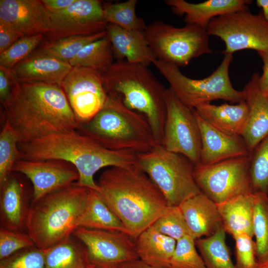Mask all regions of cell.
<instances>
[{
    "instance_id": "obj_1",
    "label": "cell",
    "mask_w": 268,
    "mask_h": 268,
    "mask_svg": "<svg viewBox=\"0 0 268 268\" xmlns=\"http://www.w3.org/2000/svg\"><path fill=\"white\" fill-rule=\"evenodd\" d=\"M11 80L10 94L1 104L2 115L20 143L78 130L79 125L60 86Z\"/></svg>"
},
{
    "instance_id": "obj_2",
    "label": "cell",
    "mask_w": 268,
    "mask_h": 268,
    "mask_svg": "<svg viewBox=\"0 0 268 268\" xmlns=\"http://www.w3.org/2000/svg\"><path fill=\"white\" fill-rule=\"evenodd\" d=\"M97 184L103 201L134 239L168 207L158 187L136 166L111 167L101 173Z\"/></svg>"
},
{
    "instance_id": "obj_3",
    "label": "cell",
    "mask_w": 268,
    "mask_h": 268,
    "mask_svg": "<svg viewBox=\"0 0 268 268\" xmlns=\"http://www.w3.org/2000/svg\"><path fill=\"white\" fill-rule=\"evenodd\" d=\"M18 148L21 159L69 162L78 172L75 184L97 191L94 180L97 171L106 167H133L137 161L138 153L134 151L109 149L77 130L20 143Z\"/></svg>"
},
{
    "instance_id": "obj_4",
    "label": "cell",
    "mask_w": 268,
    "mask_h": 268,
    "mask_svg": "<svg viewBox=\"0 0 268 268\" xmlns=\"http://www.w3.org/2000/svg\"><path fill=\"white\" fill-rule=\"evenodd\" d=\"M101 74L107 95L118 98L128 108L143 114L156 143L161 145L167 88L147 67L125 60L114 62Z\"/></svg>"
},
{
    "instance_id": "obj_5",
    "label": "cell",
    "mask_w": 268,
    "mask_h": 268,
    "mask_svg": "<svg viewBox=\"0 0 268 268\" xmlns=\"http://www.w3.org/2000/svg\"><path fill=\"white\" fill-rule=\"evenodd\" d=\"M88 190L75 182L32 202L25 231L36 247L46 250L72 235Z\"/></svg>"
},
{
    "instance_id": "obj_6",
    "label": "cell",
    "mask_w": 268,
    "mask_h": 268,
    "mask_svg": "<svg viewBox=\"0 0 268 268\" xmlns=\"http://www.w3.org/2000/svg\"><path fill=\"white\" fill-rule=\"evenodd\" d=\"M77 131L111 150L142 153L158 144L145 117L110 95L101 110Z\"/></svg>"
},
{
    "instance_id": "obj_7",
    "label": "cell",
    "mask_w": 268,
    "mask_h": 268,
    "mask_svg": "<svg viewBox=\"0 0 268 268\" xmlns=\"http://www.w3.org/2000/svg\"><path fill=\"white\" fill-rule=\"evenodd\" d=\"M233 60V54H224L216 69L201 79L189 77L179 67L157 59L153 60L152 64L167 81L175 95L185 106L193 110L215 100L236 104L245 101L244 91L235 89L230 79L229 69Z\"/></svg>"
},
{
    "instance_id": "obj_8",
    "label": "cell",
    "mask_w": 268,
    "mask_h": 268,
    "mask_svg": "<svg viewBox=\"0 0 268 268\" xmlns=\"http://www.w3.org/2000/svg\"><path fill=\"white\" fill-rule=\"evenodd\" d=\"M135 166L156 185L168 206H179L201 193L194 177L195 165L186 156L168 151L161 144L138 153Z\"/></svg>"
},
{
    "instance_id": "obj_9",
    "label": "cell",
    "mask_w": 268,
    "mask_h": 268,
    "mask_svg": "<svg viewBox=\"0 0 268 268\" xmlns=\"http://www.w3.org/2000/svg\"><path fill=\"white\" fill-rule=\"evenodd\" d=\"M144 33L155 59L179 67L212 53L206 30L195 25L176 27L156 20L147 25Z\"/></svg>"
},
{
    "instance_id": "obj_10",
    "label": "cell",
    "mask_w": 268,
    "mask_h": 268,
    "mask_svg": "<svg viewBox=\"0 0 268 268\" xmlns=\"http://www.w3.org/2000/svg\"><path fill=\"white\" fill-rule=\"evenodd\" d=\"M250 155L209 165H195L193 175L201 192L216 204L253 193L249 176Z\"/></svg>"
},
{
    "instance_id": "obj_11",
    "label": "cell",
    "mask_w": 268,
    "mask_h": 268,
    "mask_svg": "<svg viewBox=\"0 0 268 268\" xmlns=\"http://www.w3.org/2000/svg\"><path fill=\"white\" fill-rule=\"evenodd\" d=\"M206 31L209 36L224 42L225 49L221 52L224 55L248 49L257 52L268 49V21L262 12L253 14L249 9L215 17Z\"/></svg>"
},
{
    "instance_id": "obj_12",
    "label": "cell",
    "mask_w": 268,
    "mask_h": 268,
    "mask_svg": "<svg viewBox=\"0 0 268 268\" xmlns=\"http://www.w3.org/2000/svg\"><path fill=\"white\" fill-rule=\"evenodd\" d=\"M166 114L161 145L181 154L195 165L200 163L201 136L194 110L185 106L167 88Z\"/></svg>"
},
{
    "instance_id": "obj_13",
    "label": "cell",
    "mask_w": 268,
    "mask_h": 268,
    "mask_svg": "<svg viewBox=\"0 0 268 268\" xmlns=\"http://www.w3.org/2000/svg\"><path fill=\"white\" fill-rule=\"evenodd\" d=\"M72 235L85 246L95 268H121L138 259L134 238L126 233L78 227Z\"/></svg>"
},
{
    "instance_id": "obj_14",
    "label": "cell",
    "mask_w": 268,
    "mask_h": 268,
    "mask_svg": "<svg viewBox=\"0 0 268 268\" xmlns=\"http://www.w3.org/2000/svg\"><path fill=\"white\" fill-rule=\"evenodd\" d=\"M61 87L79 125L94 117L103 107L108 97L101 73L92 68L72 67Z\"/></svg>"
},
{
    "instance_id": "obj_15",
    "label": "cell",
    "mask_w": 268,
    "mask_h": 268,
    "mask_svg": "<svg viewBox=\"0 0 268 268\" xmlns=\"http://www.w3.org/2000/svg\"><path fill=\"white\" fill-rule=\"evenodd\" d=\"M49 13L51 27L47 34L50 42L71 36L95 34L105 31L107 25L103 6L98 0H75L67 7Z\"/></svg>"
},
{
    "instance_id": "obj_16",
    "label": "cell",
    "mask_w": 268,
    "mask_h": 268,
    "mask_svg": "<svg viewBox=\"0 0 268 268\" xmlns=\"http://www.w3.org/2000/svg\"><path fill=\"white\" fill-rule=\"evenodd\" d=\"M12 172L23 175L30 182L32 201L76 182L79 174L75 167L64 160L49 159L16 162Z\"/></svg>"
},
{
    "instance_id": "obj_17",
    "label": "cell",
    "mask_w": 268,
    "mask_h": 268,
    "mask_svg": "<svg viewBox=\"0 0 268 268\" xmlns=\"http://www.w3.org/2000/svg\"><path fill=\"white\" fill-rule=\"evenodd\" d=\"M23 175L11 172L0 185V226L25 231L27 217L32 203L33 189Z\"/></svg>"
},
{
    "instance_id": "obj_18",
    "label": "cell",
    "mask_w": 268,
    "mask_h": 268,
    "mask_svg": "<svg viewBox=\"0 0 268 268\" xmlns=\"http://www.w3.org/2000/svg\"><path fill=\"white\" fill-rule=\"evenodd\" d=\"M0 23L23 36L47 34L49 12L42 0H0Z\"/></svg>"
},
{
    "instance_id": "obj_19",
    "label": "cell",
    "mask_w": 268,
    "mask_h": 268,
    "mask_svg": "<svg viewBox=\"0 0 268 268\" xmlns=\"http://www.w3.org/2000/svg\"><path fill=\"white\" fill-rule=\"evenodd\" d=\"M193 110L201 136L200 164L209 165L229 158L250 155L242 136L229 135L215 129Z\"/></svg>"
},
{
    "instance_id": "obj_20",
    "label": "cell",
    "mask_w": 268,
    "mask_h": 268,
    "mask_svg": "<svg viewBox=\"0 0 268 268\" xmlns=\"http://www.w3.org/2000/svg\"><path fill=\"white\" fill-rule=\"evenodd\" d=\"M72 67L68 63L35 52L15 65L10 73L17 82H42L61 87Z\"/></svg>"
},
{
    "instance_id": "obj_21",
    "label": "cell",
    "mask_w": 268,
    "mask_h": 268,
    "mask_svg": "<svg viewBox=\"0 0 268 268\" xmlns=\"http://www.w3.org/2000/svg\"><path fill=\"white\" fill-rule=\"evenodd\" d=\"M259 72L254 73L243 89L248 115L242 136L250 153L268 135V95L259 88Z\"/></svg>"
},
{
    "instance_id": "obj_22",
    "label": "cell",
    "mask_w": 268,
    "mask_h": 268,
    "mask_svg": "<svg viewBox=\"0 0 268 268\" xmlns=\"http://www.w3.org/2000/svg\"><path fill=\"white\" fill-rule=\"evenodd\" d=\"M165 3L178 15H185L186 24L206 30L214 18L234 12L249 10L250 0H208L197 3L184 0H166Z\"/></svg>"
},
{
    "instance_id": "obj_23",
    "label": "cell",
    "mask_w": 268,
    "mask_h": 268,
    "mask_svg": "<svg viewBox=\"0 0 268 268\" xmlns=\"http://www.w3.org/2000/svg\"><path fill=\"white\" fill-rule=\"evenodd\" d=\"M179 206L190 235L195 240L210 236L223 227L217 204L202 192Z\"/></svg>"
},
{
    "instance_id": "obj_24",
    "label": "cell",
    "mask_w": 268,
    "mask_h": 268,
    "mask_svg": "<svg viewBox=\"0 0 268 268\" xmlns=\"http://www.w3.org/2000/svg\"><path fill=\"white\" fill-rule=\"evenodd\" d=\"M106 31L116 61L125 60L148 67L156 59L144 31L126 30L109 23Z\"/></svg>"
},
{
    "instance_id": "obj_25",
    "label": "cell",
    "mask_w": 268,
    "mask_h": 268,
    "mask_svg": "<svg viewBox=\"0 0 268 268\" xmlns=\"http://www.w3.org/2000/svg\"><path fill=\"white\" fill-rule=\"evenodd\" d=\"M193 110L209 125L232 135L242 136L248 115V107L245 101L233 105L205 103Z\"/></svg>"
},
{
    "instance_id": "obj_26",
    "label": "cell",
    "mask_w": 268,
    "mask_h": 268,
    "mask_svg": "<svg viewBox=\"0 0 268 268\" xmlns=\"http://www.w3.org/2000/svg\"><path fill=\"white\" fill-rule=\"evenodd\" d=\"M256 194L248 193L217 204L223 228L232 237L245 234L253 237Z\"/></svg>"
},
{
    "instance_id": "obj_27",
    "label": "cell",
    "mask_w": 268,
    "mask_h": 268,
    "mask_svg": "<svg viewBox=\"0 0 268 268\" xmlns=\"http://www.w3.org/2000/svg\"><path fill=\"white\" fill-rule=\"evenodd\" d=\"M138 259L156 268H170L171 258L177 241L156 230L152 225L141 232L136 239Z\"/></svg>"
},
{
    "instance_id": "obj_28",
    "label": "cell",
    "mask_w": 268,
    "mask_h": 268,
    "mask_svg": "<svg viewBox=\"0 0 268 268\" xmlns=\"http://www.w3.org/2000/svg\"><path fill=\"white\" fill-rule=\"evenodd\" d=\"M76 225L77 228L120 231L128 234L121 221L106 204L99 193L92 189L88 190Z\"/></svg>"
},
{
    "instance_id": "obj_29",
    "label": "cell",
    "mask_w": 268,
    "mask_h": 268,
    "mask_svg": "<svg viewBox=\"0 0 268 268\" xmlns=\"http://www.w3.org/2000/svg\"><path fill=\"white\" fill-rule=\"evenodd\" d=\"M44 252V268H89L91 266L85 246L73 235Z\"/></svg>"
},
{
    "instance_id": "obj_30",
    "label": "cell",
    "mask_w": 268,
    "mask_h": 268,
    "mask_svg": "<svg viewBox=\"0 0 268 268\" xmlns=\"http://www.w3.org/2000/svg\"><path fill=\"white\" fill-rule=\"evenodd\" d=\"M226 234L222 227L210 236L196 240L206 268H236L226 244Z\"/></svg>"
},
{
    "instance_id": "obj_31",
    "label": "cell",
    "mask_w": 268,
    "mask_h": 268,
    "mask_svg": "<svg viewBox=\"0 0 268 268\" xmlns=\"http://www.w3.org/2000/svg\"><path fill=\"white\" fill-rule=\"evenodd\" d=\"M114 59L111 43L106 36L84 46L69 64L72 67L92 68L102 73L113 64Z\"/></svg>"
},
{
    "instance_id": "obj_32",
    "label": "cell",
    "mask_w": 268,
    "mask_h": 268,
    "mask_svg": "<svg viewBox=\"0 0 268 268\" xmlns=\"http://www.w3.org/2000/svg\"><path fill=\"white\" fill-rule=\"evenodd\" d=\"M106 35L105 30L90 35L64 37L49 41L36 52L69 63L84 46L105 37Z\"/></svg>"
},
{
    "instance_id": "obj_33",
    "label": "cell",
    "mask_w": 268,
    "mask_h": 268,
    "mask_svg": "<svg viewBox=\"0 0 268 268\" xmlns=\"http://www.w3.org/2000/svg\"><path fill=\"white\" fill-rule=\"evenodd\" d=\"M137 3V0H128L103 6L106 22L126 30L144 31L147 25L144 20L136 14Z\"/></svg>"
},
{
    "instance_id": "obj_34",
    "label": "cell",
    "mask_w": 268,
    "mask_h": 268,
    "mask_svg": "<svg viewBox=\"0 0 268 268\" xmlns=\"http://www.w3.org/2000/svg\"><path fill=\"white\" fill-rule=\"evenodd\" d=\"M253 218V238L259 263L268 260V194L258 193Z\"/></svg>"
},
{
    "instance_id": "obj_35",
    "label": "cell",
    "mask_w": 268,
    "mask_h": 268,
    "mask_svg": "<svg viewBox=\"0 0 268 268\" xmlns=\"http://www.w3.org/2000/svg\"><path fill=\"white\" fill-rule=\"evenodd\" d=\"M19 137L10 125L4 121L0 133V185L12 172L16 162L21 159Z\"/></svg>"
},
{
    "instance_id": "obj_36",
    "label": "cell",
    "mask_w": 268,
    "mask_h": 268,
    "mask_svg": "<svg viewBox=\"0 0 268 268\" xmlns=\"http://www.w3.org/2000/svg\"><path fill=\"white\" fill-rule=\"evenodd\" d=\"M249 176L253 193L268 194V135L250 153Z\"/></svg>"
},
{
    "instance_id": "obj_37",
    "label": "cell",
    "mask_w": 268,
    "mask_h": 268,
    "mask_svg": "<svg viewBox=\"0 0 268 268\" xmlns=\"http://www.w3.org/2000/svg\"><path fill=\"white\" fill-rule=\"evenodd\" d=\"M170 268H206L197 252L196 240L191 235H186L177 241Z\"/></svg>"
},
{
    "instance_id": "obj_38",
    "label": "cell",
    "mask_w": 268,
    "mask_h": 268,
    "mask_svg": "<svg viewBox=\"0 0 268 268\" xmlns=\"http://www.w3.org/2000/svg\"><path fill=\"white\" fill-rule=\"evenodd\" d=\"M152 226L159 233L176 241L186 235H190L179 206H168Z\"/></svg>"
},
{
    "instance_id": "obj_39",
    "label": "cell",
    "mask_w": 268,
    "mask_h": 268,
    "mask_svg": "<svg viewBox=\"0 0 268 268\" xmlns=\"http://www.w3.org/2000/svg\"><path fill=\"white\" fill-rule=\"evenodd\" d=\"M43 37V34H38L20 38L7 50L0 54V67L10 70L32 54Z\"/></svg>"
},
{
    "instance_id": "obj_40",
    "label": "cell",
    "mask_w": 268,
    "mask_h": 268,
    "mask_svg": "<svg viewBox=\"0 0 268 268\" xmlns=\"http://www.w3.org/2000/svg\"><path fill=\"white\" fill-rule=\"evenodd\" d=\"M45 252L35 246L0 261V268H44Z\"/></svg>"
},
{
    "instance_id": "obj_41",
    "label": "cell",
    "mask_w": 268,
    "mask_h": 268,
    "mask_svg": "<svg viewBox=\"0 0 268 268\" xmlns=\"http://www.w3.org/2000/svg\"><path fill=\"white\" fill-rule=\"evenodd\" d=\"M26 232L14 231L0 226V261L24 249L34 246Z\"/></svg>"
},
{
    "instance_id": "obj_42",
    "label": "cell",
    "mask_w": 268,
    "mask_h": 268,
    "mask_svg": "<svg viewBox=\"0 0 268 268\" xmlns=\"http://www.w3.org/2000/svg\"><path fill=\"white\" fill-rule=\"evenodd\" d=\"M233 238L235 243L236 268H257L259 262L253 237L242 234L235 235Z\"/></svg>"
},
{
    "instance_id": "obj_43",
    "label": "cell",
    "mask_w": 268,
    "mask_h": 268,
    "mask_svg": "<svg viewBox=\"0 0 268 268\" xmlns=\"http://www.w3.org/2000/svg\"><path fill=\"white\" fill-rule=\"evenodd\" d=\"M22 37L19 33L0 23V54L7 50Z\"/></svg>"
},
{
    "instance_id": "obj_44",
    "label": "cell",
    "mask_w": 268,
    "mask_h": 268,
    "mask_svg": "<svg viewBox=\"0 0 268 268\" xmlns=\"http://www.w3.org/2000/svg\"><path fill=\"white\" fill-rule=\"evenodd\" d=\"M12 89L10 70L0 67V101L3 104L9 97Z\"/></svg>"
},
{
    "instance_id": "obj_45",
    "label": "cell",
    "mask_w": 268,
    "mask_h": 268,
    "mask_svg": "<svg viewBox=\"0 0 268 268\" xmlns=\"http://www.w3.org/2000/svg\"><path fill=\"white\" fill-rule=\"evenodd\" d=\"M263 63V73L260 76L258 84L260 90L268 95V49L257 52Z\"/></svg>"
},
{
    "instance_id": "obj_46",
    "label": "cell",
    "mask_w": 268,
    "mask_h": 268,
    "mask_svg": "<svg viewBox=\"0 0 268 268\" xmlns=\"http://www.w3.org/2000/svg\"><path fill=\"white\" fill-rule=\"evenodd\" d=\"M75 0H42L46 9L51 12L62 10L71 5Z\"/></svg>"
},
{
    "instance_id": "obj_47",
    "label": "cell",
    "mask_w": 268,
    "mask_h": 268,
    "mask_svg": "<svg viewBox=\"0 0 268 268\" xmlns=\"http://www.w3.org/2000/svg\"><path fill=\"white\" fill-rule=\"evenodd\" d=\"M121 268H156L151 267L139 259L125 264Z\"/></svg>"
},
{
    "instance_id": "obj_48",
    "label": "cell",
    "mask_w": 268,
    "mask_h": 268,
    "mask_svg": "<svg viewBox=\"0 0 268 268\" xmlns=\"http://www.w3.org/2000/svg\"><path fill=\"white\" fill-rule=\"evenodd\" d=\"M257 5L260 7L265 18L268 21V0H257Z\"/></svg>"
},
{
    "instance_id": "obj_49",
    "label": "cell",
    "mask_w": 268,
    "mask_h": 268,
    "mask_svg": "<svg viewBox=\"0 0 268 268\" xmlns=\"http://www.w3.org/2000/svg\"><path fill=\"white\" fill-rule=\"evenodd\" d=\"M257 268H268V260L259 263Z\"/></svg>"
},
{
    "instance_id": "obj_50",
    "label": "cell",
    "mask_w": 268,
    "mask_h": 268,
    "mask_svg": "<svg viewBox=\"0 0 268 268\" xmlns=\"http://www.w3.org/2000/svg\"><path fill=\"white\" fill-rule=\"evenodd\" d=\"M89 268H95L91 265Z\"/></svg>"
}]
</instances>
